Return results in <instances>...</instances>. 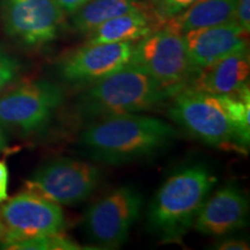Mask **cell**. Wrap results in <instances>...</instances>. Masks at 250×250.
Returning a JSON list of instances; mask_svg holds the SVG:
<instances>
[{"label":"cell","instance_id":"5","mask_svg":"<svg viewBox=\"0 0 250 250\" xmlns=\"http://www.w3.org/2000/svg\"><path fill=\"white\" fill-rule=\"evenodd\" d=\"M129 62L152 77L170 98L189 86L196 74L183 35L166 24L133 43Z\"/></svg>","mask_w":250,"mask_h":250},{"label":"cell","instance_id":"24","mask_svg":"<svg viewBox=\"0 0 250 250\" xmlns=\"http://www.w3.org/2000/svg\"><path fill=\"white\" fill-rule=\"evenodd\" d=\"M89 1H92V0H57L62 11L67 14H73L74 12H77L78 9Z\"/></svg>","mask_w":250,"mask_h":250},{"label":"cell","instance_id":"18","mask_svg":"<svg viewBox=\"0 0 250 250\" xmlns=\"http://www.w3.org/2000/svg\"><path fill=\"white\" fill-rule=\"evenodd\" d=\"M5 249H30V250H77L80 249V246L62 235V233L35 237V239L23 240L11 243Z\"/></svg>","mask_w":250,"mask_h":250},{"label":"cell","instance_id":"9","mask_svg":"<svg viewBox=\"0 0 250 250\" xmlns=\"http://www.w3.org/2000/svg\"><path fill=\"white\" fill-rule=\"evenodd\" d=\"M0 20L12 40L28 48H42L58 37L65 12L57 0H0Z\"/></svg>","mask_w":250,"mask_h":250},{"label":"cell","instance_id":"23","mask_svg":"<svg viewBox=\"0 0 250 250\" xmlns=\"http://www.w3.org/2000/svg\"><path fill=\"white\" fill-rule=\"evenodd\" d=\"M7 186H8V169L4 162L0 161V203L7 199Z\"/></svg>","mask_w":250,"mask_h":250},{"label":"cell","instance_id":"13","mask_svg":"<svg viewBox=\"0 0 250 250\" xmlns=\"http://www.w3.org/2000/svg\"><path fill=\"white\" fill-rule=\"evenodd\" d=\"M248 34L236 22L199 28L183 34L188 57L197 72L227 56L248 50Z\"/></svg>","mask_w":250,"mask_h":250},{"label":"cell","instance_id":"12","mask_svg":"<svg viewBox=\"0 0 250 250\" xmlns=\"http://www.w3.org/2000/svg\"><path fill=\"white\" fill-rule=\"evenodd\" d=\"M248 211V199L242 190L235 184H226L206 198L192 227L204 235H228L245 226Z\"/></svg>","mask_w":250,"mask_h":250},{"label":"cell","instance_id":"1","mask_svg":"<svg viewBox=\"0 0 250 250\" xmlns=\"http://www.w3.org/2000/svg\"><path fill=\"white\" fill-rule=\"evenodd\" d=\"M176 134V130L160 118L134 112L88 123L78 144L92 160L118 165L152 156L168 147Z\"/></svg>","mask_w":250,"mask_h":250},{"label":"cell","instance_id":"7","mask_svg":"<svg viewBox=\"0 0 250 250\" xmlns=\"http://www.w3.org/2000/svg\"><path fill=\"white\" fill-rule=\"evenodd\" d=\"M143 196L136 188L118 187L89 206L85 214L87 235L104 249L120 248L138 220Z\"/></svg>","mask_w":250,"mask_h":250},{"label":"cell","instance_id":"4","mask_svg":"<svg viewBox=\"0 0 250 250\" xmlns=\"http://www.w3.org/2000/svg\"><path fill=\"white\" fill-rule=\"evenodd\" d=\"M168 115L190 136L206 145L247 153L218 95L188 86L173 96Z\"/></svg>","mask_w":250,"mask_h":250},{"label":"cell","instance_id":"20","mask_svg":"<svg viewBox=\"0 0 250 250\" xmlns=\"http://www.w3.org/2000/svg\"><path fill=\"white\" fill-rule=\"evenodd\" d=\"M19 67L17 59L0 49V90L14 80L19 73Z\"/></svg>","mask_w":250,"mask_h":250},{"label":"cell","instance_id":"3","mask_svg":"<svg viewBox=\"0 0 250 250\" xmlns=\"http://www.w3.org/2000/svg\"><path fill=\"white\" fill-rule=\"evenodd\" d=\"M169 98L152 77L129 62L110 76L86 86L74 102V115L79 121L92 123L145 111Z\"/></svg>","mask_w":250,"mask_h":250},{"label":"cell","instance_id":"25","mask_svg":"<svg viewBox=\"0 0 250 250\" xmlns=\"http://www.w3.org/2000/svg\"><path fill=\"white\" fill-rule=\"evenodd\" d=\"M4 239H5V227H4V224H2L1 217H0V245H1L2 241H4Z\"/></svg>","mask_w":250,"mask_h":250},{"label":"cell","instance_id":"11","mask_svg":"<svg viewBox=\"0 0 250 250\" xmlns=\"http://www.w3.org/2000/svg\"><path fill=\"white\" fill-rule=\"evenodd\" d=\"M133 43L88 44L70 51L59 61L57 73L67 85L86 87L129 64Z\"/></svg>","mask_w":250,"mask_h":250},{"label":"cell","instance_id":"22","mask_svg":"<svg viewBox=\"0 0 250 250\" xmlns=\"http://www.w3.org/2000/svg\"><path fill=\"white\" fill-rule=\"evenodd\" d=\"M215 249L219 250H245L249 249L248 243L239 239H224L215 243Z\"/></svg>","mask_w":250,"mask_h":250},{"label":"cell","instance_id":"10","mask_svg":"<svg viewBox=\"0 0 250 250\" xmlns=\"http://www.w3.org/2000/svg\"><path fill=\"white\" fill-rule=\"evenodd\" d=\"M5 227L2 248L14 242L62 232L65 217L61 206L31 191L6 199L0 206Z\"/></svg>","mask_w":250,"mask_h":250},{"label":"cell","instance_id":"16","mask_svg":"<svg viewBox=\"0 0 250 250\" xmlns=\"http://www.w3.org/2000/svg\"><path fill=\"white\" fill-rule=\"evenodd\" d=\"M236 4L237 0H195L165 24L183 35L199 28L235 22Z\"/></svg>","mask_w":250,"mask_h":250},{"label":"cell","instance_id":"8","mask_svg":"<svg viewBox=\"0 0 250 250\" xmlns=\"http://www.w3.org/2000/svg\"><path fill=\"white\" fill-rule=\"evenodd\" d=\"M100 182V170L89 162L71 158L52 159L27 180L28 191L58 205L86 201Z\"/></svg>","mask_w":250,"mask_h":250},{"label":"cell","instance_id":"17","mask_svg":"<svg viewBox=\"0 0 250 250\" xmlns=\"http://www.w3.org/2000/svg\"><path fill=\"white\" fill-rule=\"evenodd\" d=\"M149 7L148 0H92L71 14V29L87 35L94 28L110 19Z\"/></svg>","mask_w":250,"mask_h":250},{"label":"cell","instance_id":"15","mask_svg":"<svg viewBox=\"0 0 250 250\" xmlns=\"http://www.w3.org/2000/svg\"><path fill=\"white\" fill-rule=\"evenodd\" d=\"M164 26L152 7L131 11L105 21L87 34L86 43H133Z\"/></svg>","mask_w":250,"mask_h":250},{"label":"cell","instance_id":"14","mask_svg":"<svg viewBox=\"0 0 250 250\" xmlns=\"http://www.w3.org/2000/svg\"><path fill=\"white\" fill-rule=\"evenodd\" d=\"M248 50L229 55L196 72L189 87L211 95H229L248 86Z\"/></svg>","mask_w":250,"mask_h":250},{"label":"cell","instance_id":"19","mask_svg":"<svg viewBox=\"0 0 250 250\" xmlns=\"http://www.w3.org/2000/svg\"><path fill=\"white\" fill-rule=\"evenodd\" d=\"M148 1L156 17L165 24L166 21L184 11L195 0H148Z\"/></svg>","mask_w":250,"mask_h":250},{"label":"cell","instance_id":"2","mask_svg":"<svg viewBox=\"0 0 250 250\" xmlns=\"http://www.w3.org/2000/svg\"><path fill=\"white\" fill-rule=\"evenodd\" d=\"M217 176L203 164H190L165 181L148 208L151 232L164 242H179L217 183Z\"/></svg>","mask_w":250,"mask_h":250},{"label":"cell","instance_id":"21","mask_svg":"<svg viewBox=\"0 0 250 250\" xmlns=\"http://www.w3.org/2000/svg\"><path fill=\"white\" fill-rule=\"evenodd\" d=\"M235 22L246 30L250 31V0H237L235 8Z\"/></svg>","mask_w":250,"mask_h":250},{"label":"cell","instance_id":"6","mask_svg":"<svg viewBox=\"0 0 250 250\" xmlns=\"http://www.w3.org/2000/svg\"><path fill=\"white\" fill-rule=\"evenodd\" d=\"M61 86L49 80L21 83L0 98V127L22 134L42 130L64 103Z\"/></svg>","mask_w":250,"mask_h":250},{"label":"cell","instance_id":"26","mask_svg":"<svg viewBox=\"0 0 250 250\" xmlns=\"http://www.w3.org/2000/svg\"><path fill=\"white\" fill-rule=\"evenodd\" d=\"M5 145H6V138L4 136V132H2V129L0 127V151H1V149H4Z\"/></svg>","mask_w":250,"mask_h":250}]
</instances>
